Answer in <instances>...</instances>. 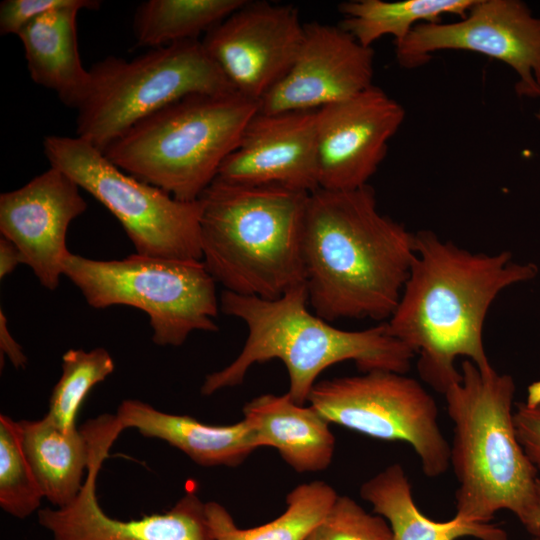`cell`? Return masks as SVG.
Returning <instances> with one entry per match:
<instances>
[{
    "label": "cell",
    "mask_w": 540,
    "mask_h": 540,
    "mask_svg": "<svg viewBox=\"0 0 540 540\" xmlns=\"http://www.w3.org/2000/svg\"><path fill=\"white\" fill-rule=\"evenodd\" d=\"M416 254L399 302L388 319L391 334L418 355L421 379L444 394L461 380L459 357L482 372L493 369L483 326L499 293L536 277L534 263L513 261L509 251L473 253L430 230L415 233Z\"/></svg>",
    "instance_id": "cell-1"
},
{
    "label": "cell",
    "mask_w": 540,
    "mask_h": 540,
    "mask_svg": "<svg viewBox=\"0 0 540 540\" xmlns=\"http://www.w3.org/2000/svg\"><path fill=\"white\" fill-rule=\"evenodd\" d=\"M302 254L308 303L317 316L384 321L408 278L415 233L379 212L369 184L318 188L306 205Z\"/></svg>",
    "instance_id": "cell-2"
},
{
    "label": "cell",
    "mask_w": 540,
    "mask_h": 540,
    "mask_svg": "<svg viewBox=\"0 0 540 540\" xmlns=\"http://www.w3.org/2000/svg\"><path fill=\"white\" fill-rule=\"evenodd\" d=\"M220 304L225 314L244 321L248 337L232 363L206 376L201 387L203 395L241 384L255 363L279 359L288 371V394L303 405L320 373L336 363L352 360L362 373L406 374L415 355L391 334L387 322L347 331L311 314L305 284L275 300L225 290Z\"/></svg>",
    "instance_id": "cell-3"
},
{
    "label": "cell",
    "mask_w": 540,
    "mask_h": 540,
    "mask_svg": "<svg viewBox=\"0 0 540 540\" xmlns=\"http://www.w3.org/2000/svg\"><path fill=\"white\" fill-rule=\"evenodd\" d=\"M309 194L215 178L198 199L202 262L214 280L227 291L267 300L305 284Z\"/></svg>",
    "instance_id": "cell-4"
},
{
    "label": "cell",
    "mask_w": 540,
    "mask_h": 540,
    "mask_svg": "<svg viewBox=\"0 0 540 540\" xmlns=\"http://www.w3.org/2000/svg\"><path fill=\"white\" fill-rule=\"evenodd\" d=\"M460 372L461 380L443 394L453 422L450 466L458 482L456 516L489 523L506 510L526 527L538 477L516 434L514 379L494 368L482 372L467 359Z\"/></svg>",
    "instance_id": "cell-5"
},
{
    "label": "cell",
    "mask_w": 540,
    "mask_h": 540,
    "mask_svg": "<svg viewBox=\"0 0 540 540\" xmlns=\"http://www.w3.org/2000/svg\"><path fill=\"white\" fill-rule=\"evenodd\" d=\"M257 112L258 102L236 91L190 95L135 124L104 154L175 199L197 201Z\"/></svg>",
    "instance_id": "cell-6"
},
{
    "label": "cell",
    "mask_w": 540,
    "mask_h": 540,
    "mask_svg": "<svg viewBox=\"0 0 540 540\" xmlns=\"http://www.w3.org/2000/svg\"><path fill=\"white\" fill-rule=\"evenodd\" d=\"M89 71L76 131L103 153L135 124L184 97L235 91L199 39L150 49L131 60L109 56Z\"/></svg>",
    "instance_id": "cell-7"
},
{
    "label": "cell",
    "mask_w": 540,
    "mask_h": 540,
    "mask_svg": "<svg viewBox=\"0 0 540 540\" xmlns=\"http://www.w3.org/2000/svg\"><path fill=\"white\" fill-rule=\"evenodd\" d=\"M63 275L95 309L127 305L144 311L160 346H180L196 330L217 331L216 281L199 260L132 254L94 260L69 253Z\"/></svg>",
    "instance_id": "cell-8"
},
{
    "label": "cell",
    "mask_w": 540,
    "mask_h": 540,
    "mask_svg": "<svg viewBox=\"0 0 540 540\" xmlns=\"http://www.w3.org/2000/svg\"><path fill=\"white\" fill-rule=\"evenodd\" d=\"M43 148L50 167L68 175L115 216L137 254L202 261L198 200H177L131 176L78 136H46Z\"/></svg>",
    "instance_id": "cell-9"
},
{
    "label": "cell",
    "mask_w": 540,
    "mask_h": 540,
    "mask_svg": "<svg viewBox=\"0 0 540 540\" xmlns=\"http://www.w3.org/2000/svg\"><path fill=\"white\" fill-rule=\"evenodd\" d=\"M307 401L329 423L375 439L408 443L429 478L450 467V444L439 425L437 404L406 374L372 371L322 380Z\"/></svg>",
    "instance_id": "cell-10"
},
{
    "label": "cell",
    "mask_w": 540,
    "mask_h": 540,
    "mask_svg": "<svg viewBox=\"0 0 540 540\" xmlns=\"http://www.w3.org/2000/svg\"><path fill=\"white\" fill-rule=\"evenodd\" d=\"M463 50L486 55L512 68L519 97L540 98V17L521 0H476L451 23H420L395 45L398 63L412 69L433 53Z\"/></svg>",
    "instance_id": "cell-11"
},
{
    "label": "cell",
    "mask_w": 540,
    "mask_h": 540,
    "mask_svg": "<svg viewBox=\"0 0 540 540\" xmlns=\"http://www.w3.org/2000/svg\"><path fill=\"white\" fill-rule=\"evenodd\" d=\"M82 426L91 441V456L80 493L63 508L38 511L39 524L52 534L53 540H215L206 503L191 491L162 514L129 521L109 517L98 503L96 479L124 428L111 414L100 415Z\"/></svg>",
    "instance_id": "cell-12"
},
{
    "label": "cell",
    "mask_w": 540,
    "mask_h": 540,
    "mask_svg": "<svg viewBox=\"0 0 540 540\" xmlns=\"http://www.w3.org/2000/svg\"><path fill=\"white\" fill-rule=\"evenodd\" d=\"M304 28L293 5L246 1L201 41L234 90L258 102L290 69Z\"/></svg>",
    "instance_id": "cell-13"
},
{
    "label": "cell",
    "mask_w": 540,
    "mask_h": 540,
    "mask_svg": "<svg viewBox=\"0 0 540 540\" xmlns=\"http://www.w3.org/2000/svg\"><path fill=\"white\" fill-rule=\"evenodd\" d=\"M405 118L403 106L374 84L316 112L319 188L368 184Z\"/></svg>",
    "instance_id": "cell-14"
},
{
    "label": "cell",
    "mask_w": 540,
    "mask_h": 540,
    "mask_svg": "<svg viewBox=\"0 0 540 540\" xmlns=\"http://www.w3.org/2000/svg\"><path fill=\"white\" fill-rule=\"evenodd\" d=\"M374 51L339 25L305 24L287 73L259 101L261 113L316 111L373 85Z\"/></svg>",
    "instance_id": "cell-15"
},
{
    "label": "cell",
    "mask_w": 540,
    "mask_h": 540,
    "mask_svg": "<svg viewBox=\"0 0 540 540\" xmlns=\"http://www.w3.org/2000/svg\"><path fill=\"white\" fill-rule=\"evenodd\" d=\"M79 186L61 170L50 167L24 186L0 195L1 236L20 250L40 284L55 290L69 250L71 222L87 204Z\"/></svg>",
    "instance_id": "cell-16"
},
{
    "label": "cell",
    "mask_w": 540,
    "mask_h": 540,
    "mask_svg": "<svg viewBox=\"0 0 540 540\" xmlns=\"http://www.w3.org/2000/svg\"><path fill=\"white\" fill-rule=\"evenodd\" d=\"M316 112L258 111L216 178L246 186L317 190Z\"/></svg>",
    "instance_id": "cell-17"
},
{
    "label": "cell",
    "mask_w": 540,
    "mask_h": 540,
    "mask_svg": "<svg viewBox=\"0 0 540 540\" xmlns=\"http://www.w3.org/2000/svg\"><path fill=\"white\" fill-rule=\"evenodd\" d=\"M101 3L78 4L51 10L33 19L18 33L27 69L34 83L53 90L61 102L79 108L90 86V71L82 65L77 37L80 10H97Z\"/></svg>",
    "instance_id": "cell-18"
},
{
    "label": "cell",
    "mask_w": 540,
    "mask_h": 540,
    "mask_svg": "<svg viewBox=\"0 0 540 540\" xmlns=\"http://www.w3.org/2000/svg\"><path fill=\"white\" fill-rule=\"evenodd\" d=\"M116 416L124 429L135 428L184 452L201 466L235 467L259 448L255 432L243 419L232 425H208L187 415L159 411L136 399H126Z\"/></svg>",
    "instance_id": "cell-19"
},
{
    "label": "cell",
    "mask_w": 540,
    "mask_h": 540,
    "mask_svg": "<svg viewBox=\"0 0 540 540\" xmlns=\"http://www.w3.org/2000/svg\"><path fill=\"white\" fill-rule=\"evenodd\" d=\"M243 413L259 448H275L296 472H319L330 465L335 437L312 406L295 403L288 393L264 394L246 403Z\"/></svg>",
    "instance_id": "cell-20"
},
{
    "label": "cell",
    "mask_w": 540,
    "mask_h": 540,
    "mask_svg": "<svg viewBox=\"0 0 540 540\" xmlns=\"http://www.w3.org/2000/svg\"><path fill=\"white\" fill-rule=\"evenodd\" d=\"M18 423L25 455L44 498L57 508L69 505L82 489L90 461L86 429L64 430L48 413Z\"/></svg>",
    "instance_id": "cell-21"
},
{
    "label": "cell",
    "mask_w": 540,
    "mask_h": 540,
    "mask_svg": "<svg viewBox=\"0 0 540 540\" xmlns=\"http://www.w3.org/2000/svg\"><path fill=\"white\" fill-rule=\"evenodd\" d=\"M360 496L388 522L393 540H507L505 530L491 522H472L456 515L443 522L426 517L414 502L410 481L399 463L367 480Z\"/></svg>",
    "instance_id": "cell-22"
},
{
    "label": "cell",
    "mask_w": 540,
    "mask_h": 540,
    "mask_svg": "<svg viewBox=\"0 0 540 540\" xmlns=\"http://www.w3.org/2000/svg\"><path fill=\"white\" fill-rule=\"evenodd\" d=\"M476 0H356L339 4V26L364 47L390 35L402 42L420 23L440 22L444 15L464 18Z\"/></svg>",
    "instance_id": "cell-23"
},
{
    "label": "cell",
    "mask_w": 540,
    "mask_h": 540,
    "mask_svg": "<svg viewBox=\"0 0 540 540\" xmlns=\"http://www.w3.org/2000/svg\"><path fill=\"white\" fill-rule=\"evenodd\" d=\"M337 496L323 481L298 485L287 495V507L280 516L247 529L236 526L230 513L217 502L206 503V514L215 540H305Z\"/></svg>",
    "instance_id": "cell-24"
},
{
    "label": "cell",
    "mask_w": 540,
    "mask_h": 540,
    "mask_svg": "<svg viewBox=\"0 0 540 540\" xmlns=\"http://www.w3.org/2000/svg\"><path fill=\"white\" fill-rule=\"evenodd\" d=\"M246 0H148L134 15L137 45L150 49L198 39Z\"/></svg>",
    "instance_id": "cell-25"
},
{
    "label": "cell",
    "mask_w": 540,
    "mask_h": 540,
    "mask_svg": "<svg viewBox=\"0 0 540 540\" xmlns=\"http://www.w3.org/2000/svg\"><path fill=\"white\" fill-rule=\"evenodd\" d=\"M115 369L104 348L69 349L62 356V374L54 386L48 414L64 430L75 429L78 410L88 392Z\"/></svg>",
    "instance_id": "cell-26"
},
{
    "label": "cell",
    "mask_w": 540,
    "mask_h": 540,
    "mask_svg": "<svg viewBox=\"0 0 540 540\" xmlns=\"http://www.w3.org/2000/svg\"><path fill=\"white\" fill-rule=\"evenodd\" d=\"M44 498L25 455L18 421L0 415V506L9 515L25 519Z\"/></svg>",
    "instance_id": "cell-27"
},
{
    "label": "cell",
    "mask_w": 540,
    "mask_h": 540,
    "mask_svg": "<svg viewBox=\"0 0 540 540\" xmlns=\"http://www.w3.org/2000/svg\"><path fill=\"white\" fill-rule=\"evenodd\" d=\"M305 540H393L388 522L348 496H337Z\"/></svg>",
    "instance_id": "cell-28"
},
{
    "label": "cell",
    "mask_w": 540,
    "mask_h": 540,
    "mask_svg": "<svg viewBox=\"0 0 540 540\" xmlns=\"http://www.w3.org/2000/svg\"><path fill=\"white\" fill-rule=\"evenodd\" d=\"M81 0H4L0 3V32L15 34L33 19L51 10L76 5Z\"/></svg>",
    "instance_id": "cell-29"
},
{
    "label": "cell",
    "mask_w": 540,
    "mask_h": 540,
    "mask_svg": "<svg viewBox=\"0 0 540 540\" xmlns=\"http://www.w3.org/2000/svg\"><path fill=\"white\" fill-rule=\"evenodd\" d=\"M514 425L519 443L537 470H540V405H516Z\"/></svg>",
    "instance_id": "cell-30"
},
{
    "label": "cell",
    "mask_w": 540,
    "mask_h": 540,
    "mask_svg": "<svg viewBox=\"0 0 540 540\" xmlns=\"http://www.w3.org/2000/svg\"><path fill=\"white\" fill-rule=\"evenodd\" d=\"M0 348L1 353H4L9 358L15 368H24L26 366L27 357L22 347L11 335L6 315L2 309L0 310Z\"/></svg>",
    "instance_id": "cell-31"
},
{
    "label": "cell",
    "mask_w": 540,
    "mask_h": 540,
    "mask_svg": "<svg viewBox=\"0 0 540 540\" xmlns=\"http://www.w3.org/2000/svg\"><path fill=\"white\" fill-rule=\"evenodd\" d=\"M22 256L18 247L9 239L0 238V278L3 279L21 264Z\"/></svg>",
    "instance_id": "cell-32"
},
{
    "label": "cell",
    "mask_w": 540,
    "mask_h": 540,
    "mask_svg": "<svg viewBox=\"0 0 540 540\" xmlns=\"http://www.w3.org/2000/svg\"><path fill=\"white\" fill-rule=\"evenodd\" d=\"M525 528L532 535L540 536V478L537 480L535 502Z\"/></svg>",
    "instance_id": "cell-33"
},
{
    "label": "cell",
    "mask_w": 540,
    "mask_h": 540,
    "mask_svg": "<svg viewBox=\"0 0 540 540\" xmlns=\"http://www.w3.org/2000/svg\"><path fill=\"white\" fill-rule=\"evenodd\" d=\"M528 407L540 405V380L531 383L527 388L526 401Z\"/></svg>",
    "instance_id": "cell-34"
},
{
    "label": "cell",
    "mask_w": 540,
    "mask_h": 540,
    "mask_svg": "<svg viewBox=\"0 0 540 540\" xmlns=\"http://www.w3.org/2000/svg\"><path fill=\"white\" fill-rule=\"evenodd\" d=\"M536 117L540 121V106H539V109H538V111L536 113Z\"/></svg>",
    "instance_id": "cell-35"
},
{
    "label": "cell",
    "mask_w": 540,
    "mask_h": 540,
    "mask_svg": "<svg viewBox=\"0 0 540 540\" xmlns=\"http://www.w3.org/2000/svg\"><path fill=\"white\" fill-rule=\"evenodd\" d=\"M534 540H540V536L536 537V539H534Z\"/></svg>",
    "instance_id": "cell-36"
}]
</instances>
